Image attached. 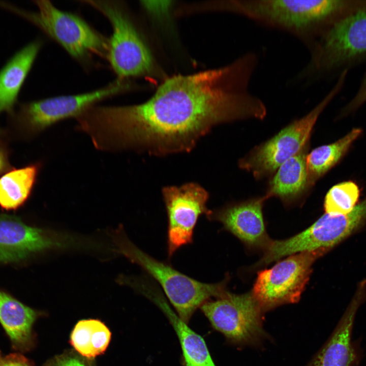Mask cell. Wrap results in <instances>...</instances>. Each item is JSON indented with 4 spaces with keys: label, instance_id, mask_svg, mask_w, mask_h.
Listing matches in <instances>:
<instances>
[{
    "label": "cell",
    "instance_id": "4fadbf2b",
    "mask_svg": "<svg viewBox=\"0 0 366 366\" xmlns=\"http://www.w3.org/2000/svg\"><path fill=\"white\" fill-rule=\"evenodd\" d=\"M72 236L34 227L19 218L0 215V262L13 263L54 249L78 248L82 245Z\"/></svg>",
    "mask_w": 366,
    "mask_h": 366
},
{
    "label": "cell",
    "instance_id": "52a82bcc",
    "mask_svg": "<svg viewBox=\"0 0 366 366\" xmlns=\"http://www.w3.org/2000/svg\"><path fill=\"white\" fill-rule=\"evenodd\" d=\"M110 21L112 34L107 57L117 78L127 80L149 72L152 67L150 51L118 2L86 1Z\"/></svg>",
    "mask_w": 366,
    "mask_h": 366
},
{
    "label": "cell",
    "instance_id": "9c48e42d",
    "mask_svg": "<svg viewBox=\"0 0 366 366\" xmlns=\"http://www.w3.org/2000/svg\"><path fill=\"white\" fill-rule=\"evenodd\" d=\"M200 308L212 326L232 344L256 346L266 337L262 324L264 312L252 292L237 294L228 290Z\"/></svg>",
    "mask_w": 366,
    "mask_h": 366
},
{
    "label": "cell",
    "instance_id": "3957f363",
    "mask_svg": "<svg viewBox=\"0 0 366 366\" xmlns=\"http://www.w3.org/2000/svg\"><path fill=\"white\" fill-rule=\"evenodd\" d=\"M115 242L119 253L141 267L159 283L178 316L187 323L204 302L212 297L220 298L228 291L227 277L216 283L198 281L144 253L122 231L115 235Z\"/></svg>",
    "mask_w": 366,
    "mask_h": 366
},
{
    "label": "cell",
    "instance_id": "484cf974",
    "mask_svg": "<svg viewBox=\"0 0 366 366\" xmlns=\"http://www.w3.org/2000/svg\"><path fill=\"white\" fill-rule=\"evenodd\" d=\"M144 7L154 13H163L166 11L170 6V1H143Z\"/></svg>",
    "mask_w": 366,
    "mask_h": 366
},
{
    "label": "cell",
    "instance_id": "8992f818",
    "mask_svg": "<svg viewBox=\"0 0 366 366\" xmlns=\"http://www.w3.org/2000/svg\"><path fill=\"white\" fill-rule=\"evenodd\" d=\"M366 221V199L343 215L325 214L304 231L288 239L271 240L256 267L266 265L284 256L323 249L328 251Z\"/></svg>",
    "mask_w": 366,
    "mask_h": 366
},
{
    "label": "cell",
    "instance_id": "5bb4252c",
    "mask_svg": "<svg viewBox=\"0 0 366 366\" xmlns=\"http://www.w3.org/2000/svg\"><path fill=\"white\" fill-rule=\"evenodd\" d=\"M365 281L358 286L332 334L306 366H358L361 354L352 341L355 316L365 298Z\"/></svg>",
    "mask_w": 366,
    "mask_h": 366
},
{
    "label": "cell",
    "instance_id": "7a4b0ae2",
    "mask_svg": "<svg viewBox=\"0 0 366 366\" xmlns=\"http://www.w3.org/2000/svg\"><path fill=\"white\" fill-rule=\"evenodd\" d=\"M220 8L286 33L310 49L343 5L337 0H230Z\"/></svg>",
    "mask_w": 366,
    "mask_h": 366
},
{
    "label": "cell",
    "instance_id": "8fae6325",
    "mask_svg": "<svg viewBox=\"0 0 366 366\" xmlns=\"http://www.w3.org/2000/svg\"><path fill=\"white\" fill-rule=\"evenodd\" d=\"M130 85L127 80L117 78L106 86L89 93L26 103L21 105L19 117L30 132H40L63 119L77 117L99 102L129 90Z\"/></svg>",
    "mask_w": 366,
    "mask_h": 366
},
{
    "label": "cell",
    "instance_id": "ffe728a7",
    "mask_svg": "<svg viewBox=\"0 0 366 366\" xmlns=\"http://www.w3.org/2000/svg\"><path fill=\"white\" fill-rule=\"evenodd\" d=\"M38 164L10 171L0 178V207L14 210L29 197L39 170Z\"/></svg>",
    "mask_w": 366,
    "mask_h": 366
},
{
    "label": "cell",
    "instance_id": "ba28073f",
    "mask_svg": "<svg viewBox=\"0 0 366 366\" xmlns=\"http://www.w3.org/2000/svg\"><path fill=\"white\" fill-rule=\"evenodd\" d=\"M339 85L306 115L253 148L239 160V167L260 178L273 173L285 162L304 149L318 118L337 93Z\"/></svg>",
    "mask_w": 366,
    "mask_h": 366
},
{
    "label": "cell",
    "instance_id": "2e32d148",
    "mask_svg": "<svg viewBox=\"0 0 366 366\" xmlns=\"http://www.w3.org/2000/svg\"><path fill=\"white\" fill-rule=\"evenodd\" d=\"M41 314L0 290V324L13 350L26 352L33 348L35 339L33 326Z\"/></svg>",
    "mask_w": 366,
    "mask_h": 366
},
{
    "label": "cell",
    "instance_id": "44dd1931",
    "mask_svg": "<svg viewBox=\"0 0 366 366\" xmlns=\"http://www.w3.org/2000/svg\"><path fill=\"white\" fill-rule=\"evenodd\" d=\"M361 132L354 128L338 141L317 147L306 155L308 186L313 185L342 159Z\"/></svg>",
    "mask_w": 366,
    "mask_h": 366
},
{
    "label": "cell",
    "instance_id": "cb8c5ba5",
    "mask_svg": "<svg viewBox=\"0 0 366 366\" xmlns=\"http://www.w3.org/2000/svg\"><path fill=\"white\" fill-rule=\"evenodd\" d=\"M2 366H34L33 362L20 353H10L3 359Z\"/></svg>",
    "mask_w": 366,
    "mask_h": 366
},
{
    "label": "cell",
    "instance_id": "277c9868",
    "mask_svg": "<svg viewBox=\"0 0 366 366\" xmlns=\"http://www.w3.org/2000/svg\"><path fill=\"white\" fill-rule=\"evenodd\" d=\"M308 50V62L289 81L292 86L312 85L323 72L346 59L366 53V11L333 23Z\"/></svg>",
    "mask_w": 366,
    "mask_h": 366
},
{
    "label": "cell",
    "instance_id": "83f0119b",
    "mask_svg": "<svg viewBox=\"0 0 366 366\" xmlns=\"http://www.w3.org/2000/svg\"><path fill=\"white\" fill-rule=\"evenodd\" d=\"M3 359V358L2 357V352L0 350V366H2Z\"/></svg>",
    "mask_w": 366,
    "mask_h": 366
},
{
    "label": "cell",
    "instance_id": "d6986e66",
    "mask_svg": "<svg viewBox=\"0 0 366 366\" xmlns=\"http://www.w3.org/2000/svg\"><path fill=\"white\" fill-rule=\"evenodd\" d=\"M304 148L291 157L277 169L265 196L277 197L284 202L296 198L308 186Z\"/></svg>",
    "mask_w": 366,
    "mask_h": 366
},
{
    "label": "cell",
    "instance_id": "4316f807",
    "mask_svg": "<svg viewBox=\"0 0 366 366\" xmlns=\"http://www.w3.org/2000/svg\"><path fill=\"white\" fill-rule=\"evenodd\" d=\"M8 167V160L6 154L0 147V173L3 172Z\"/></svg>",
    "mask_w": 366,
    "mask_h": 366
},
{
    "label": "cell",
    "instance_id": "ac0fdd59",
    "mask_svg": "<svg viewBox=\"0 0 366 366\" xmlns=\"http://www.w3.org/2000/svg\"><path fill=\"white\" fill-rule=\"evenodd\" d=\"M42 46L33 41L19 51L0 71V113L11 112Z\"/></svg>",
    "mask_w": 366,
    "mask_h": 366
},
{
    "label": "cell",
    "instance_id": "7402d4cb",
    "mask_svg": "<svg viewBox=\"0 0 366 366\" xmlns=\"http://www.w3.org/2000/svg\"><path fill=\"white\" fill-rule=\"evenodd\" d=\"M110 339V331L104 323L97 319H85L75 326L70 342L81 355L93 358L105 351Z\"/></svg>",
    "mask_w": 366,
    "mask_h": 366
},
{
    "label": "cell",
    "instance_id": "30bf717a",
    "mask_svg": "<svg viewBox=\"0 0 366 366\" xmlns=\"http://www.w3.org/2000/svg\"><path fill=\"white\" fill-rule=\"evenodd\" d=\"M327 252L317 249L294 254L259 272L251 292L263 312L297 302L309 280L313 263Z\"/></svg>",
    "mask_w": 366,
    "mask_h": 366
},
{
    "label": "cell",
    "instance_id": "7c38bea8",
    "mask_svg": "<svg viewBox=\"0 0 366 366\" xmlns=\"http://www.w3.org/2000/svg\"><path fill=\"white\" fill-rule=\"evenodd\" d=\"M162 195L168 218L167 252L171 258L183 246L192 242L199 217L210 211L206 203L208 193L196 183L163 188Z\"/></svg>",
    "mask_w": 366,
    "mask_h": 366
},
{
    "label": "cell",
    "instance_id": "603a6c76",
    "mask_svg": "<svg viewBox=\"0 0 366 366\" xmlns=\"http://www.w3.org/2000/svg\"><path fill=\"white\" fill-rule=\"evenodd\" d=\"M359 196L358 186L353 182L339 183L331 188L324 200L326 213L331 215H346L356 206Z\"/></svg>",
    "mask_w": 366,
    "mask_h": 366
},
{
    "label": "cell",
    "instance_id": "9a60e30c",
    "mask_svg": "<svg viewBox=\"0 0 366 366\" xmlns=\"http://www.w3.org/2000/svg\"><path fill=\"white\" fill-rule=\"evenodd\" d=\"M264 196L249 201L228 204L210 210L206 216L211 221L221 223L230 232L249 247L264 249L271 240L266 233L262 214Z\"/></svg>",
    "mask_w": 366,
    "mask_h": 366
},
{
    "label": "cell",
    "instance_id": "d4e9b609",
    "mask_svg": "<svg viewBox=\"0 0 366 366\" xmlns=\"http://www.w3.org/2000/svg\"><path fill=\"white\" fill-rule=\"evenodd\" d=\"M45 366H86L79 358L72 356H62L56 358Z\"/></svg>",
    "mask_w": 366,
    "mask_h": 366
},
{
    "label": "cell",
    "instance_id": "5b68a950",
    "mask_svg": "<svg viewBox=\"0 0 366 366\" xmlns=\"http://www.w3.org/2000/svg\"><path fill=\"white\" fill-rule=\"evenodd\" d=\"M34 3L37 12L26 11L5 2H0V7L36 25L77 59H85L93 54L107 57L108 40L80 17L60 10L49 1Z\"/></svg>",
    "mask_w": 366,
    "mask_h": 366
},
{
    "label": "cell",
    "instance_id": "e0dca14e",
    "mask_svg": "<svg viewBox=\"0 0 366 366\" xmlns=\"http://www.w3.org/2000/svg\"><path fill=\"white\" fill-rule=\"evenodd\" d=\"M143 294L162 311L175 331L182 351L184 366H216L202 337L173 312L157 288L149 286Z\"/></svg>",
    "mask_w": 366,
    "mask_h": 366
},
{
    "label": "cell",
    "instance_id": "6da1fadb",
    "mask_svg": "<svg viewBox=\"0 0 366 366\" xmlns=\"http://www.w3.org/2000/svg\"><path fill=\"white\" fill-rule=\"evenodd\" d=\"M255 71L242 55L219 68L171 77L141 104L98 106L90 119L93 142L108 152L189 151L217 125L264 118L266 106L250 89Z\"/></svg>",
    "mask_w": 366,
    "mask_h": 366
}]
</instances>
